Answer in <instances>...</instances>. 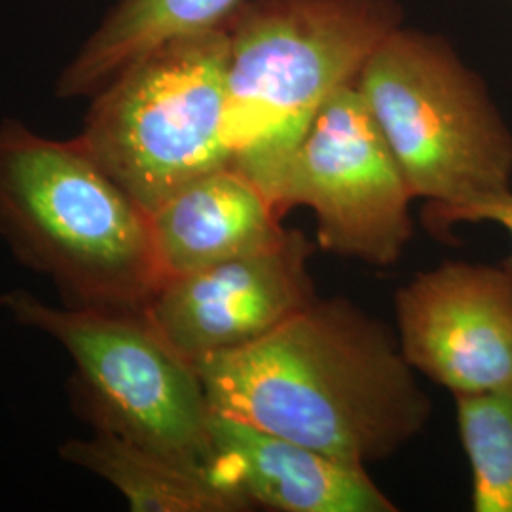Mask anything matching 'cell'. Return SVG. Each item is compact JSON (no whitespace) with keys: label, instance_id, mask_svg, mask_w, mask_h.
<instances>
[{"label":"cell","instance_id":"6da1fadb","mask_svg":"<svg viewBox=\"0 0 512 512\" xmlns=\"http://www.w3.org/2000/svg\"><path fill=\"white\" fill-rule=\"evenodd\" d=\"M215 414L368 467L427 427L433 404L382 321L315 298L249 346L198 359Z\"/></svg>","mask_w":512,"mask_h":512},{"label":"cell","instance_id":"7a4b0ae2","mask_svg":"<svg viewBox=\"0 0 512 512\" xmlns=\"http://www.w3.org/2000/svg\"><path fill=\"white\" fill-rule=\"evenodd\" d=\"M0 239L76 306L143 311L162 283L150 215L80 143L0 122Z\"/></svg>","mask_w":512,"mask_h":512},{"label":"cell","instance_id":"3957f363","mask_svg":"<svg viewBox=\"0 0 512 512\" xmlns=\"http://www.w3.org/2000/svg\"><path fill=\"white\" fill-rule=\"evenodd\" d=\"M397 27L395 0H245L228 21L230 167L274 202L315 114Z\"/></svg>","mask_w":512,"mask_h":512},{"label":"cell","instance_id":"277c9868","mask_svg":"<svg viewBox=\"0 0 512 512\" xmlns=\"http://www.w3.org/2000/svg\"><path fill=\"white\" fill-rule=\"evenodd\" d=\"M228 23L167 38L93 93L80 143L148 215L230 165L224 137Z\"/></svg>","mask_w":512,"mask_h":512},{"label":"cell","instance_id":"5b68a950","mask_svg":"<svg viewBox=\"0 0 512 512\" xmlns=\"http://www.w3.org/2000/svg\"><path fill=\"white\" fill-rule=\"evenodd\" d=\"M414 198L433 207L512 190V131L444 38L397 27L355 78Z\"/></svg>","mask_w":512,"mask_h":512},{"label":"cell","instance_id":"8992f818","mask_svg":"<svg viewBox=\"0 0 512 512\" xmlns=\"http://www.w3.org/2000/svg\"><path fill=\"white\" fill-rule=\"evenodd\" d=\"M0 308L69 353L80 412L95 429L207 475L213 410L198 370L141 311L55 308L21 289L2 294Z\"/></svg>","mask_w":512,"mask_h":512},{"label":"cell","instance_id":"52a82bcc","mask_svg":"<svg viewBox=\"0 0 512 512\" xmlns=\"http://www.w3.org/2000/svg\"><path fill=\"white\" fill-rule=\"evenodd\" d=\"M404 179L384 133L351 82L311 120L285 167L274 203L310 207L319 245L334 255L391 266L414 234Z\"/></svg>","mask_w":512,"mask_h":512},{"label":"cell","instance_id":"ba28073f","mask_svg":"<svg viewBox=\"0 0 512 512\" xmlns=\"http://www.w3.org/2000/svg\"><path fill=\"white\" fill-rule=\"evenodd\" d=\"M406 363L454 397L512 389V272L444 262L395 294Z\"/></svg>","mask_w":512,"mask_h":512},{"label":"cell","instance_id":"9c48e42d","mask_svg":"<svg viewBox=\"0 0 512 512\" xmlns=\"http://www.w3.org/2000/svg\"><path fill=\"white\" fill-rule=\"evenodd\" d=\"M311 243L287 230L274 245L160 283L143 317L184 359L249 346L317 298Z\"/></svg>","mask_w":512,"mask_h":512},{"label":"cell","instance_id":"30bf717a","mask_svg":"<svg viewBox=\"0 0 512 512\" xmlns=\"http://www.w3.org/2000/svg\"><path fill=\"white\" fill-rule=\"evenodd\" d=\"M207 476L251 509L281 512H395L366 467L327 456L222 414L209 420Z\"/></svg>","mask_w":512,"mask_h":512},{"label":"cell","instance_id":"8fae6325","mask_svg":"<svg viewBox=\"0 0 512 512\" xmlns=\"http://www.w3.org/2000/svg\"><path fill=\"white\" fill-rule=\"evenodd\" d=\"M281 211L251 179L222 167L186 184L150 213L162 281L274 245Z\"/></svg>","mask_w":512,"mask_h":512},{"label":"cell","instance_id":"7c38bea8","mask_svg":"<svg viewBox=\"0 0 512 512\" xmlns=\"http://www.w3.org/2000/svg\"><path fill=\"white\" fill-rule=\"evenodd\" d=\"M245 0H118L57 80L59 97L97 92L135 55L167 38L226 25Z\"/></svg>","mask_w":512,"mask_h":512},{"label":"cell","instance_id":"4fadbf2b","mask_svg":"<svg viewBox=\"0 0 512 512\" xmlns=\"http://www.w3.org/2000/svg\"><path fill=\"white\" fill-rule=\"evenodd\" d=\"M59 456L114 486L135 512H239L251 507L211 478L105 429L61 444Z\"/></svg>","mask_w":512,"mask_h":512},{"label":"cell","instance_id":"5bb4252c","mask_svg":"<svg viewBox=\"0 0 512 512\" xmlns=\"http://www.w3.org/2000/svg\"><path fill=\"white\" fill-rule=\"evenodd\" d=\"M475 512H512V389L456 397Z\"/></svg>","mask_w":512,"mask_h":512},{"label":"cell","instance_id":"9a60e30c","mask_svg":"<svg viewBox=\"0 0 512 512\" xmlns=\"http://www.w3.org/2000/svg\"><path fill=\"white\" fill-rule=\"evenodd\" d=\"M425 213L429 215L435 230H446L461 222H494L511 236L512 241V190L492 198L478 200V202L452 205V207L429 205V211ZM503 264L512 272V251L511 255L503 260Z\"/></svg>","mask_w":512,"mask_h":512},{"label":"cell","instance_id":"2e32d148","mask_svg":"<svg viewBox=\"0 0 512 512\" xmlns=\"http://www.w3.org/2000/svg\"><path fill=\"white\" fill-rule=\"evenodd\" d=\"M511 2H512V0H511Z\"/></svg>","mask_w":512,"mask_h":512}]
</instances>
